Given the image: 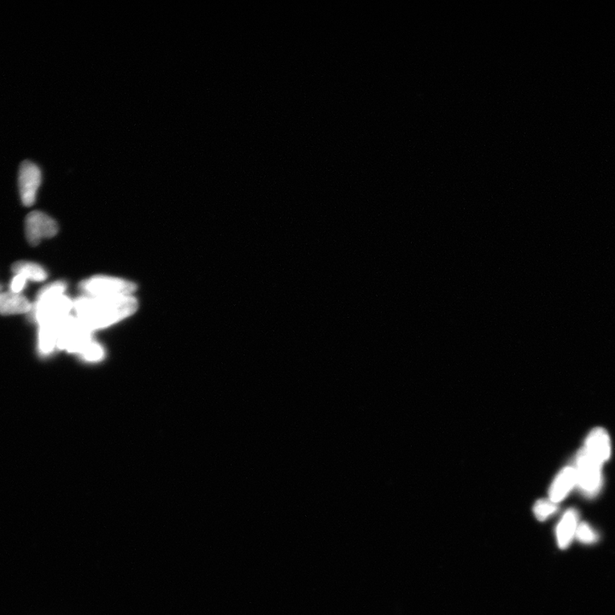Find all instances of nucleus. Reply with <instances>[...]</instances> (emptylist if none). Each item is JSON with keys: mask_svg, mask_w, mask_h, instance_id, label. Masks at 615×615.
<instances>
[{"mask_svg": "<svg viewBox=\"0 0 615 615\" xmlns=\"http://www.w3.org/2000/svg\"><path fill=\"white\" fill-rule=\"evenodd\" d=\"M137 300L132 296H83L74 301L77 319L95 331L109 327L136 313Z\"/></svg>", "mask_w": 615, "mask_h": 615, "instance_id": "nucleus-1", "label": "nucleus"}, {"mask_svg": "<svg viewBox=\"0 0 615 615\" xmlns=\"http://www.w3.org/2000/svg\"><path fill=\"white\" fill-rule=\"evenodd\" d=\"M92 332L76 316L69 315L59 326L56 348L79 353L88 361H99L103 357L104 352L101 346L92 340Z\"/></svg>", "mask_w": 615, "mask_h": 615, "instance_id": "nucleus-2", "label": "nucleus"}, {"mask_svg": "<svg viewBox=\"0 0 615 615\" xmlns=\"http://www.w3.org/2000/svg\"><path fill=\"white\" fill-rule=\"evenodd\" d=\"M73 309L74 302L67 296L59 294L36 299L28 314L32 321L40 325L62 320L71 315Z\"/></svg>", "mask_w": 615, "mask_h": 615, "instance_id": "nucleus-3", "label": "nucleus"}, {"mask_svg": "<svg viewBox=\"0 0 615 615\" xmlns=\"http://www.w3.org/2000/svg\"><path fill=\"white\" fill-rule=\"evenodd\" d=\"M577 484L586 496L593 498L602 487V465L589 455L585 449L576 458Z\"/></svg>", "mask_w": 615, "mask_h": 615, "instance_id": "nucleus-4", "label": "nucleus"}, {"mask_svg": "<svg viewBox=\"0 0 615 615\" xmlns=\"http://www.w3.org/2000/svg\"><path fill=\"white\" fill-rule=\"evenodd\" d=\"M80 288L87 296L112 297L131 296L136 290V285L116 277L101 275L83 281Z\"/></svg>", "mask_w": 615, "mask_h": 615, "instance_id": "nucleus-5", "label": "nucleus"}, {"mask_svg": "<svg viewBox=\"0 0 615 615\" xmlns=\"http://www.w3.org/2000/svg\"><path fill=\"white\" fill-rule=\"evenodd\" d=\"M58 231V224L42 211H32L27 215L25 234L31 246H38L43 239L54 237Z\"/></svg>", "mask_w": 615, "mask_h": 615, "instance_id": "nucleus-6", "label": "nucleus"}, {"mask_svg": "<svg viewBox=\"0 0 615 615\" xmlns=\"http://www.w3.org/2000/svg\"><path fill=\"white\" fill-rule=\"evenodd\" d=\"M42 183V171L30 161H24L20 167L18 186L23 205L30 207L35 203L36 195Z\"/></svg>", "mask_w": 615, "mask_h": 615, "instance_id": "nucleus-7", "label": "nucleus"}, {"mask_svg": "<svg viewBox=\"0 0 615 615\" xmlns=\"http://www.w3.org/2000/svg\"><path fill=\"white\" fill-rule=\"evenodd\" d=\"M584 449L595 461L602 463L608 461L611 455V442L608 433L604 429L590 431Z\"/></svg>", "mask_w": 615, "mask_h": 615, "instance_id": "nucleus-8", "label": "nucleus"}, {"mask_svg": "<svg viewBox=\"0 0 615 615\" xmlns=\"http://www.w3.org/2000/svg\"><path fill=\"white\" fill-rule=\"evenodd\" d=\"M577 484L575 468H564L557 476L549 490V500L554 503H560Z\"/></svg>", "mask_w": 615, "mask_h": 615, "instance_id": "nucleus-9", "label": "nucleus"}, {"mask_svg": "<svg viewBox=\"0 0 615 615\" xmlns=\"http://www.w3.org/2000/svg\"><path fill=\"white\" fill-rule=\"evenodd\" d=\"M578 521V512L573 508L569 509L562 516L556 529L558 547L561 549H567L571 544L573 537L576 535Z\"/></svg>", "mask_w": 615, "mask_h": 615, "instance_id": "nucleus-10", "label": "nucleus"}, {"mask_svg": "<svg viewBox=\"0 0 615 615\" xmlns=\"http://www.w3.org/2000/svg\"><path fill=\"white\" fill-rule=\"evenodd\" d=\"M31 308L30 301L21 293L8 292L0 294V315L26 314L31 311Z\"/></svg>", "mask_w": 615, "mask_h": 615, "instance_id": "nucleus-11", "label": "nucleus"}, {"mask_svg": "<svg viewBox=\"0 0 615 615\" xmlns=\"http://www.w3.org/2000/svg\"><path fill=\"white\" fill-rule=\"evenodd\" d=\"M12 272L16 275H20L26 280L40 282L47 278V273L42 266L37 263L20 261L11 267Z\"/></svg>", "mask_w": 615, "mask_h": 615, "instance_id": "nucleus-12", "label": "nucleus"}, {"mask_svg": "<svg viewBox=\"0 0 615 615\" xmlns=\"http://www.w3.org/2000/svg\"><path fill=\"white\" fill-rule=\"evenodd\" d=\"M575 536L578 540L584 544H593L598 541L597 533L590 525L585 523L578 525Z\"/></svg>", "mask_w": 615, "mask_h": 615, "instance_id": "nucleus-13", "label": "nucleus"}, {"mask_svg": "<svg viewBox=\"0 0 615 615\" xmlns=\"http://www.w3.org/2000/svg\"><path fill=\"white\" fill-rule=\"evenodd\" d=\"M557 510L556 503L551 500H539L535 506V513L537 519L545 520L549 518Z\"/></svg>", "mask_w": 615, "mask_h": 615, "instance_id": "nucleus-14", "label": "nucleus"}, {"mask_svg": "<svg viewBox=\"0 0 615 615\" xmlns=\"http://www.w3.org/2000/svg\"><path fill=\"white\" fill-rule=\"evenodd\" d=\"M27 280L23 276L16 275L11 282V292L14 293L21 292L25 287Z\"/></svg>", "mask_w": 615, "mask_h": 615, "instance_id": "nucleus-15", "label": "nucleus"}, {"mask_svg": "<svg viewBox=\"0 0 615 615\" xmlns=\"http://www.w3.org/2000/svg\"><path fill=\"white\" fill-rule=\"evenodd\" d=\"M1 288H2L1 286H0V290H1Z\"/></svg>", "mask_w": 615, "mask_h": 615, "instance_id": "nucleus-16", "label": "nucleus"}]
</instances>
